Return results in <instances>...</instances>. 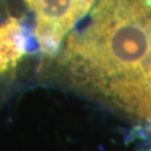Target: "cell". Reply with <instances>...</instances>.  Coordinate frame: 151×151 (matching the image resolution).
Masks as SVG:
<instances>
[{
  "label": "cell",
  "mask_w": 151,
  "mask_h": 151,
  "mask_svg": "<svg viewBox=\"0 0 151 151\" xmlns=\"http://www.w3.org/2000/svg\"><path fill=\"white\" fill-rule=\"evenodd\" d=\"M151 67V0H96L43 75L134 119Z\"/></svg>",
  "instance_id": "obj_1"
},
{
  "label": "cell",
  "mask_w": 151,
  "mask_h": 151,
  "mask_svg": "<svg viewBox=\"0 0 151 151\" xmlns=\"http://www.w3.org/2000/svg\"><path fill=\"white\" fill-rule=\"evenodd\" d=\"M39 50L34 17L25 0H0V106L27 73Z\"/></svg>",
  "instance_id": "obj_2"
}]
</instances>
